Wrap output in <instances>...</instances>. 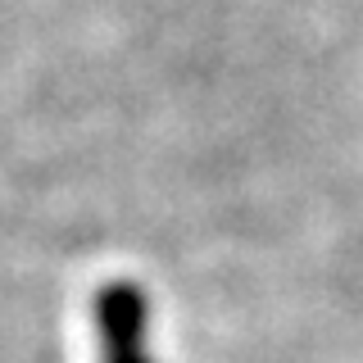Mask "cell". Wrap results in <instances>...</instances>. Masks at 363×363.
Instances as JSON below:
<instances>
[{"label": "cell", "instance_id": "obj_1", "mask_svg": "<svg viewBox=\"0 0 363 363\" xmlns=\"http://www.w3.org/2000/svg\"><path fill=\"white\" fill-rule=\"evenodd\" d=\"M96 332L105 363H150L145 359V300L128 281L96 295Z\"/></svg>", "mask_w": 363, "mask_h": 363}]
</instances>
